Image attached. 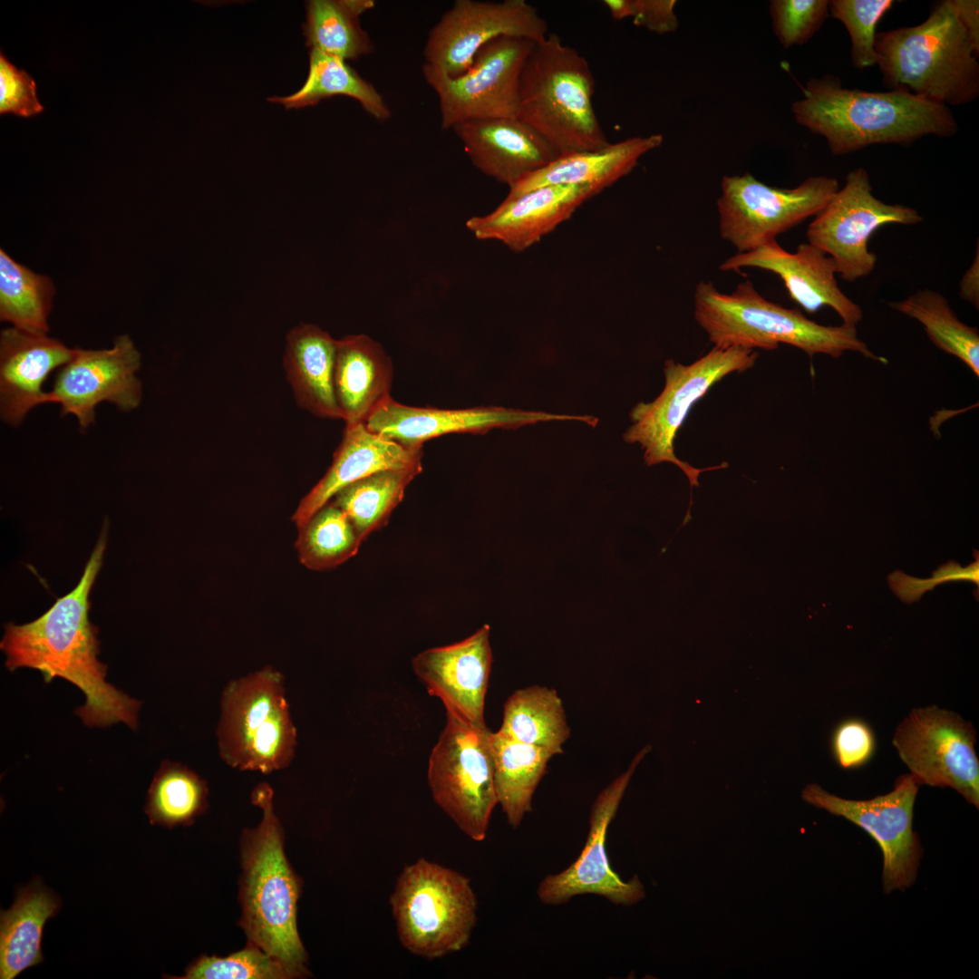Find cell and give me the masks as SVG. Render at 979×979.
Wrapping results in <instances>:
<instances>
[{
    "label": "cell",
    "instance_id": "obj_1",
    "mask_svg": "<svg viewBox=\"0 0 979 979\" xmlns=\"http://www.w3.org/2000/svg\"><path fill=\"white\" fill-rule=\"evenodd\" d=\"M107 528H102L77 586L35 620L5 625L0 648L5 667L38 670L46 683L56 677L77 686L85 696L75 714L88 727L123 722L138 727L141 702L109 683L106 664L98 659V628L89 619L90 592L102 564Z\"/></svg>",
    "mask_w": 979,
    "mask_h": 979
},
{
    "label": "cell",
    "instance_id": "obj_2",
    "mask_svg": "<svg viewBox=\"0 0 979 979\" xmlns=\"http://www.w3.org/2000/svg\"><path fill=\"white\" fill-rule=\"evenodd\" d=\"M791 111L799 124L826 139L834 155L874 144L909 145L926 135L953 136L958 130L946 105L904 89L843 88L833 75L810 79Z\"/></svg>",
    "mask_w": 979,
    "mask_h": 979
},
{
    "label": "cell",
    "instance_id": "obj_3",
    "mask_svg": "<svg viewBox=\"0 0 979 979\" xmlns=\"http://www.w3.org/2000/svg\"><path fill=\"white\" fill-rule=\"evenodd\" d=\"M262 811L260 822L240 838V926L254 945L281 963L293 978L309 974L307 955L297 930L301 882L285 854L284 831L267 782L251 793Z\"/></svg>",
    "mask_w": 979,
    "mask_h": 979
},
{
    "label": "cell",
    "instance_id": "obj_4",
    "mask_svg": "<svg viewBox=\"0 0 979 979\" xmlns=\"http://www.w3.org/2000/svg\"><path fill=\"white\" fill-rule=\"evenodd\" d=\"M877 64L884 84L944 105L979 95V52L951 0L935 4L926 21L877 33Z\"/></svg>",
    "mask_w": 979,
    "mask_h": 979
},
{
    "label": "cell",
    "instance_id": "obj_5",
    "mask_svg": "<svg viewBox=\"0 0 979 979\" xmlns=\"http://www.w3.org/2000/svg\"><path fill=\"white\" fill-rule=\"evenodd\" d=\"M694 318L718 348L777 349L786 344L809 357L824 354L839 357L847 351L887 363L858 338L856 326L822 325L800 310L786 308L762 296L750 280L732 293H722L710 281H700L694 291Z\"/></svg>",
    "mask_w": 979,
    "mask_h": 979
},
{
    "label": "cell",
    "instance_id": "obj_6",
    "mask_svg": "<svg viewBox=\"0 0 979 979\" xmlns=\"http://www.w3.org/2000/svg\"><path fill=\"white\" fill-rule=\"evenodd\" d=\"M586 59L556 34L534 44L522 67L518 118L558 156L596 150L608 141L596 116Z\"/></svg>",
    "mask_w": 979,
    "mask_h": 979
},
{
    "label": "cell",
    "instance_id": "obj_7",
    "mask_svg": "<svg viewBox=\"0 0 979 979\" xmlns=\"http://www.w3.org/2000/svg\"><path fill=\"white\" fill-rule=\"evenodd\" d=\"M216 734L219 756L231 768L269 774L288 767L297 732L282 673L267 665L229 681L221 693Z\"/></svg>",
    "mask_w": 979,
    "mask_h": 979
},
{
    "label": "cell",
    "instance_id": "obj_8",
    "mask_svg": "<svg viewBox=\"0 0 979 979\" xmlns=\"http://www.w3.org/2000/svg\"><path fill=\"white\" fill-rule=\"evenodd\" d=\"M390 906L402 945L429 960L466 947L477 922L470 880L423 858L403 868Z\"/></svg>",
    "mask_w": 979,
    "mask_h": 979
},
{
    "label": "cell",
    "instance_id": "obj_9",
    "mask_svg": "<svg viewBox=\"0 0 979 979\" xmlns=\"http://www.w3.org/2000/svg\"><path fill=\"white\" fill-rule=\"evenodd\" d=\"M757 358L758 354L751 349L713 347L691 364L666 360L663 391L653 402H641L633 407L632 424L624 432V441L640 445L647 466L669 462L679 467L692 491L693 487H699L701 473L727 468L728 463L698 469L678 459L674 446L676 434L693 404L711 387L732 373L751 369Z\"/></svg>",
    "mask_w": 979,
    "mask_h": 979
},
{
    "label": "cell",
    "instance_id": "obj_10",
    "mask_svg": "<svg viewBox=\"0 0 979 979\" xmlns=\"http://www.w3.org/2000/svg\"><path fill=\"white\" fill-rule=\"evenodd\" d=\"M429 758L427 779L436 804L470 839L486 838L498 798L490 732L446 712Z\"/></svg>",
    "mask_w": 979,
    "mask_h": 979
},
{
    "label": "cell",
    "instance_id": "obj_11",
    "mask_svg": "<svg viewBox=\"0 0 979 979\" xmlns=\"http://www.w3.org/2000/svg\"><path fill=\"white\" fill-rule=\"evenodd\" d=\"M838 189V181L826 176L807 178L792 189L767 185L748 172L723 176L717 199L720 236L737 253L752 250L817 215Z\"/></svg>",
    "mask_w": 979,
    "mask_h": 979
},
{
    "label": "cell",
    "instance_id": "obj_12",
    "mask_svg": "<svg viewBox=\"0 0 979 979\" xmlns=\"http://www.w3.org/2000/svg\"><path fill=\"white\" fill-rule=\"evenodd\" d=\"M807 229L809 243L833 258L843 280L856 281L875 268L877 256L868 249L872 234L887 224L915 225L923 220L906 206L890 205L872 193L868 171L850 170L844 186L814 216Z\"/></svg>",
    "mask_w": 979,
    "mask_h": 979
},
{
    "label": "cell",
    "instance_id": "obj_13",
    "mask_svg": "<svg viewBox=\"0 0 979 979\" xmlns=\"http://www.w3.org/2000/svg\"><path fill=\"white\" fill-rule=\"evenodd\" d=\"M975 730L935 705L916 708L897 727L893 745L919 785L950 787L979 808Z\"/></svg>",
    "mask_w": 979,
    "mask_h": 979
},
{
    "label": "cell",
    "instance_id": "obj_14",
    "mask_svg": "<svg viewBox=\"0 0 979 979\" xmlns=\"http://www.w3.org/2000/svg\"><path fill=\"white\" fill-rule=\"evenodd\" d=\"M534 44L499 37L484 45L458 77L423 65L424 79L439 99L442 129L472 120L517 118L519 76Z\"/></svg>",
    "mask_w": 979,
    "mask_h": 979
},
{
    "label": "cell",
    "instance_id": "obj_15",
    "mask_svg": "<svg viewBox=\"0 0 979 979\" xmlns=\"http://www.w3.org/2000/svg\"><path fill=\"white\" fill-rule=\"evenodd\" d=\"M919 786L911 774H905L893 790L871 800L843 799L817 784L806 786L801 796L810 805L858 826L877 841L883 854V889L889 894L909 888L917 876L923 849L913 829V811Z\"/></svg>",
    "mask_w": 979,
    "mask_h": 979
},
{
    "label": "cell",
    "instance_id": "obj_16",
    "mask_svg": "<svg viewBox=\"0 0 979 979\" xmlns=\"http://www.w3.org/2000/svg\"><path fill=\"white\" fill-rule=\"evenodd\" d=\"M548 34L545 19L525 0H457L429 32L424 65L458 77L469 70L484 45L499 37L537 43Z\"/></svg>",
    "mask_w": 979,
    "mask_h": 979
},
{
    "label": "cell",
    "instance_id": "obj_17",
    "mask_svg": "<svg viewBox=\"0 0 979 979\" xmlns=\"http://www.w3.org/2000/svg\"><path fill=\"white\" fill-rule=\"evenodd\" d=\"M648 751L644 748L639 751L629 768L598 794L591 809L588 834L579 856L569 867L546 876L538 884L537 896L542 904L562 905L585 894L600 896L622 906H631L645 897V887L637 876L624 881L611 868L606 839L635 770Z\"/></svg>",
    "mask_w": 979,
    "mask_h": 979
},
{
    "label": "cell",
    "instance_id": "obj_18",
    "mask_svg": "<svg viewBox=\"0 0 979 979\" xmlns=\"http://www.w3.org/2000/svg\"><path fill=\"white\" fill-rule=\"evenodd\" d=\"M141 359L128 334L116 337L108 349L75 348L73 357L57 371L44 403L60 404L62 415H74L82 429L94 422L95 408L102 402L131 411L142 396L136 375Z\"/></svg>",
    "mask_w": 979,
    "mask_h": 979
},
{
    "label": "cell",
    "instance_id": "obj_19",
    "mask_svg": "<svg viewBox=\"0 0 979 979\" xmlns=\"http://www.w3.org/2000/svg\"><path fill=\"white\" fill-rule=\"evenodd\" d=\"M549 421H577L596 427L598 418L502 406L438 409L402 404L390 397L365 421L366 427L407 446H422L430 439L451 433L483 434L492 429H518Z\"/></svg>",
    "mask_w": 979,
    "mask_h": 979
},
{
    "label": "cell",
    "instance_id": "obj_20",
    "mask_svg": "<svg viewBox=\"0 0 979 979\" xmlns=\"http://www.w3.org/2000/svg\"><path fill=\"white\" fill-rule=\"evenodd\" d=\"M745 267L777 275L790 299L809 314L829 306L846 325L856 326L862 319L861 307L838 287L833 258L809 242L800 244L796 251L790 253L774 239L752 250L736 253L719 267L726 272H740Z\"/></svg>",
    "mask_w": 979,
    "mask_h": 979
},
{
    "label": "cell",
    "instance_id": "obj_21",
    "mask_svg": "<svg viewBox=\"0 0 979 979\" xmlns=\"http://www.w3.org/2000/svg\"><path fill=\"white\" fill-rule=\"evenodd\" d=\"M490 625L458 643L427 649L412 662L428 693L438 697L446 712L470 724L485 727L484 706L492 664Z\"/></svg>",
    "mask_w": 979,
    "mask_h": 979
},
{
    "label": "cell",
    "instance_id": "obj_22",
    "mask_svg": "<svg viewBox=\"0 0 979 979\" xmlns=\"http://www.w3.org/2000/svg\"><path fill=\"white\" fill-rule=\"evenodd\" d=\"M600 193L589 186L548 185L505 199L490 213L475 216L466 228L479 240L501 242L523 252L567 221L584 202Z\"/></svg>",
    "mask_w": 979,
    "mask_h": 979
},
{
    "label": "cell",
    "instance_id": "obj_23",
    "mask_svg": "<svg viewBox=\"0 0 979 979\" xmlns=\"http://www.w3.org/2000/svg\"><path fill=\"white\" fill-rule=\"evenodd\" d=\"M422 446H407L370 431L364 422L346 424L323 478L300 500L292 516L301 528L345 486L388 470H422Z\"/></svg>",
    "mask_w": 979,
    "mask_h": 979
},
{
    "label": "cell",
    "instance_id": "obj_24",
    "mask_svg": "<svg viewBox=\"0 0 979 979\" xmlns=\"http://www.w3.org/2000/svg\"><path fill=\"white\" fill-rule=\"evenodd\" d=\"M75 348L50 337L8 327L0 334V412L2 420L17 426L27 412L44 404L43 384L55 369L68 363Z\"/></svg>",
    "mask_w": 979,
    "mask_h": 979
},
{
    "label": "cell",
    "instance_id": "obj_25",
    "mask_svg": "<svg viewBox=\"0 0 979 979\" xmlns=\"http://www.w3.org/2000/svg\"><path fill=\"white\" fill-rule=\"evenodd\" d=\"M471 163L509 188L545 167L557 155L517 118L468 121L452 128Z\"/></svg>",
    "mask_w": 979,
    "mask_h": 979
},
{
    "label": "cell",
    "instance_id": "obj_26",
    "mask_svg": "<svg viewBox=\"0 0 979 979\" xmlns=\"http://www.w3.org/2000/svg\"><path fill=\"white\" fill-rule=\"evenodd\" d=\"M393 364L383 346L359 334L336 339L334 392L345 424L365 422L387 399Z\"/></svg>",
    "mask_w": 979,
    "mask_h": 979
},
{
    "label": "cell",
    "instance_id": "obj_27",
    "mask_svg": "<svg viewBox=\"0 0 979 979\" xmlns=\"http://www.w3.org/2000/svg\"><path fill=\"white\" fill-rule=\"evenodd\" d=\"M662 134L632 137L596 150L557 157L509 188L512 198L548 185L589 186L599 192L630 173L642 156L663 143Z\"/></svg>",
    "mask_w": 979,
    "mask_h": 979
},
{
    "label": "cell",
    "instance_id": "obj_28",
    "mask_svg": "<svg viewBox=\"0 0 979 979\" xmlns=\"http://www.w3.org/2000/svg\"><path fill=\"white\" fill-rule=\"evenodd\" d=\"M336 339L313 324L292 328L284 369L297 404L320 418L341 419L334 392Z\"/></svg>",
    "mask_w": 979,
    "mask_h": 979
},
{
    "label": "cell",
    "instance_id": "obj_29",
    "mask_svg": "<svg viewBox=\"0 0 979 979\" xmlns=\"http://www.w3.org/2000/svg\"><path fill=\"white\" fill-rule=\"evenodd\" d=\"M60 906L59 898L36 881L20 889L13 906L1 912V979H13L43 961V929Z\"/></svg>",
    "mask_w": 979,
    "mask_h": 979
},
{
    "label": "cell",
    "instance_id": "obj_30",
    "mask_svg": "<svg viewBox=\"0 0 979 979\" xmlns=\"http://www.w3.org/2000/svg\"><path fill=\"white\" fill-rule=\"evenodd\" d=\"M494 779L498 798L508 824L517 829L532 809L535 790L556 754L519 742L499 732L490 733Z\"/></svg>",
    "mask_w": 979,
    "mask_h": 979
},
{
    "label": "cell",
    "instance_id": "obj_31",
    "mask_svg": "<svg viewBox=\"0 0 979 979\" xmlns=\"http://www.w3.org/2000/svg\"><path fill=\"white\" fill-rule=\"evenodd\" d=\"M500 734L556 755L570 736L566 712L557 691L532 685L515 691L504 703Z\"/></svg>",
    "mask_w": 979,
    "mask_h": 979
},
{
    "label": "cell",
    "instance_id": "obj_32",
    "mask_svg": "<svg viewBox=\"0 0 979 979\" xmlns=\"http://www.w3.org/2000/svg\"><path fill=\"white\" fill-rule=\"evenodd\" d=\"M336 95L356 100L376 120L384 121L391 116L382 94L346 61L315 50H310L308 74L302 87L288 96L271 97L268 101L286 109H300Z\"/></svg>",
    "mask_w": 979,
    "mask_h": 979
},
{
    "label": "cell",
    "instance_id": "obj_33",
    "mask_svg": "<svg viewBox=\"0 0 979 979\" xmlns=\"http://www.w3.org/2000/svg\"><path fill=\"white\" fill-rule=\"evenodd\" d=\"M373 0H311L303 25L305 44L344 61L370 54L373 44L361 27L360 16L372 9Z\"/></svg>",
    "mask_w": 979,
    "mask_h": 979
},
{
    "label": "cell",
    "instance_id": "obj_34",
    "mask_svg": "<svg viewBox=\"0 0 979 979\" xmlns=\"http://www.w3.org/2000/svg\"><path fill=\"white\" fill-rule=\"evenodd\" d=\"M421 472L415 469L379 471L345 486L331 500L347 515L363 541L388 523L406 488Z\"/></svg>",
    "mask_w": 979,
    "mask_h": 979
},
{
    "label": "cell",
    "instance_id": "obj_35",
    "mask_svg": "<svg viewBox=\"0 0 979 979\" xmlns=\"http://www.w3.org/2000/svg\"><path fill=\"white\" fill-rule=\"evenodd\" d=\"M207 781L179 762L162 761L148 790L144 811L151 825L189 826L208 809Z\"/></svg>",
    "mask_w": 979,
    "mask_h": 979
},
{
    "label": "cell",
    "instance_id": "obj_36",
    "mask_svg": "<svg viewBox=\"0 0 979 979\" xmlns=\"http://www.w3.org/2000/svg\"><path fill=\"white\" fill-rule=\"evenodd\" d=\"M55 286L53 280L0 249V319L14 327L47 334Z\"/></svg>",
    "mask_w": 979,
    "mask_h": 979
},
{
    "label": "cell",
    "instance_id": "obj_37",
    "mask_svg": "<svg viewBox=\"0 0 979 979\" xmlns=\"http://www.w3.org/2000/svg\"><path fill=\"white\" fill-rule=\"evenodd\" d=\"M888 305L921 323L936 347L956 356L979 376L978 329L961 322L943 295L929 289L918 290Z\"/></svg>",
    "mask_w": 979,
    "mask_h": 979
},
{
    "label": "cell",
    "instance_id": "obj_38",
    "mask_svg": "<svg viewBox=\"0 0 979 979\" xmlns=\"http://www.w3.org/2000/svg\"><path fill=\"white\" fill-rule=\"evenodd\" d=\"M362 542L347 515L330 500L298 528L295 547L303 566L324 571L354 557Z\"/></svg>",
    "mask_w": 979,
    "mask_h": 979
},
{
    "label": "cell",
    "instance_id": "obj_39",
    "mask_svg": "<svg viewBox=\"0 0 979 979\" xmlns=\"http://www.w3.org/2000/svg\"><path fill=\"white\" fill-rule=\"evenodd\" d=\"M177 979H290V973L277 960L257 946L247 945L225 957L201 955Z\"/></svg>",
    "mask_w": 979,
    "mask_h": 979
},
{
    "label": "cell",
    "instance_id": "obj_40",
    "mask_svg": "<svg viewBox=\"0 0 979 979\" xmlns=\"http://www.w3.org/2000/svg\"><path fill=\"white\" fill-rule=\"evenodd\" d=\"M892 0H832L831 15L846 27L851 42V62L858 69L877 64L876 27L890 10Z\"/></svg>",
    "mask_w": 979,
    "mask_h": 979
},
{
    "label": "cell",
    "instance_id": "obj_41",
    "mask_svg": "<svg viewBox=\"0 0 979 979\" xmlns=\"http://www.w3.org/2000/svg\"><path fill=\"white\" fill-rule=\"evenodd\" d=\"M828 0H772L771 26L784 48L801 45L819 30L829 16Z\"/></svg>",
    "mask_w": 979,
    "mask_h": 979
},
{
    "label": "cell",
    "instance_id": "obj_42",
    "mask_svg": "<svg viewBox=\"0 0 979 979\" xmlns=\"http://www.w3.org/2000/svg\"><path fill=\"white\" fill-rule=\"evenodd\" d=\"M887 581L894 594L904 603L919 601L925 592L935 586L947 582L967 581L979 586V557L966 567L958 562L948 560L932 573L929 578H917L900 570L894 571L887 577Z\"/></svg>",
    "mask_w": 979,
    "mask_h": 979
},
{
    "label": "cell",
    "instance_id": "obj_43",
    "mask_svg": "<svg viewBox=\"0 0 979 979\" xmlns=\"http://www.w3.org/2000/svg\"><path fill=\"white\" fill-rule=\"evenodd\" d=\"M44 111L36 96V85L24 70L16 68L0 53V114L31 117Z\"/></svg>",
    "mask_w": 979,
    "mask_h": 979
},
{
    "label": "cell",
    "instance_id": "obj_44",
    "mask_svg": "<svg viewBox=\"0 0 979 979\" xmlns=\"http://www.w3.org/2000/svg\"><path fill=\"white\" fill-rule=\"evenodd\" d=\"M833 752L838 763L844 769L862 766L872 757L875 738L870 727L861 720L849 719L836 729Z\"/></svg>",
    "mask_w": 979,
    "mask_h": 979
},
{
    "label": "cell",
    "instance_id": "obj_45",
    "mask_svg": "<svg viewBox=\"0 0 979 979\" xmlns=\"http://www.w3.org/2000/svg\"><path fill=\"white\" fill-rule=\"evenodd\" d=\"M632 16L635 25L650 32L664 34L678 29L679 22L674 13V0H632Z\"/></svg>",
    "mask_w": 979,
    "mask_h": 979
},
{
    "label": "cell",
    "instance_id": "obj_46",
    "mask_svg": "<svg viewBox=\"0 0 979 979\" xmlns=\"http://www.w3.org/2000/svg\"><path fill=\"white\" fill-rule=\"evenodd\" d=\"M956 15L979 52V1L951 0Z\"/></svg>",
    "mask_w": 979,
    "mask_h": 979
},
{
    "label": "cell",
    "instance_id": "obj_47",
    "mask_svg": "<svg viewBox=\"0 0 979 979\" xmlns=\"http://www.w3.org/2000/svg\"><path fill=\"white\" fill-rule=\"evenodd\" d=\"M960 296L978 308V250L972 267L961 280Z\"/></svg>",
    "mask_w": 979,
    "mask_h": 979
},
{
    "label": "cell",
    "instance_id": "obj_48",
    "mask_svg": "<svg viewBox=\"0 0 979 979\" xmlns=\"http://www.w3.org/2000/svg\"><path fill=\"white\" fill-rule=\"evenodd\" d=\"M603 4L615 20L631 18L632 16V0H605Z\"/></svg>",
    "mask_w": 979,
    "mask_h": 979
}]
</instances>
